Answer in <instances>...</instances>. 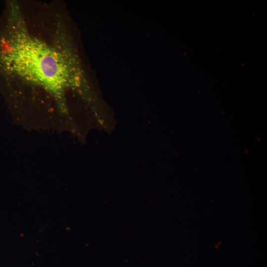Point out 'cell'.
<instances>
[{"mask_svg": "<svg viewBox=\"0 0 267 267\" xmlns=\"http://www.w3.org/2000/svg\"><path fill=\"white\" fill-rule=\"evenodd\" d=\"M6 60L21 76L54 90L62 89L67 68L62 56L44 44L21 33L12 41Z\"/></svg>", "mask_w": 267, "mask_h": 267, "instance_id": "6da1fadb", "label": "cell"}]
</instances>
